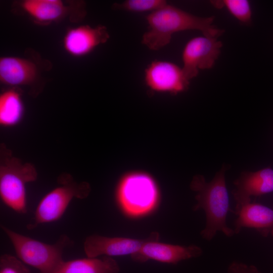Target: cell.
I'll return each mask as SVG.
<instances>
[{
  "instance_id": "cell-1",
  "label": "cell",
  "mask_w": 273,
  "mask_h": 273,
  "mask_svg": "<svg viewBox=\"0 0 273 273\" xmlns=\"http://www.w3.org/2000/svg\"><path fill=\"white\" fill-rule=\"evenodd\" d=\"M146 20L148 29L142 36L141 42L152 51L166 46L176 32L198 30L204 35L218 38L224 32L213 25V16H197L168 4L148 14Z\"/></svg>"
},
{
  "instance_id": "cell-2",
  "label": "cell",
  "mask_w": 273,
  "mask_h": 273,
  "mask_svg": "<svg viewBox=\"0 0 273 273\" xmlns=\"http://www.w3.org/2000/svg\"><path fill=\"white\" fill-rule=\"evenodd\" d=\"M229 168L223 165L210 182H207L203 176H195L191 184V188L197 193V203L193 210L202 209L206 215V224L200 233L203 238L211 241L220 231L226 236L234 235L233 229L226 224L228 212H233L230 207V200L226 188L225 172Z\"/></svg>"
},
{
  "instance_id": "cell-3",
  "label": "cell",
  "mask_w": 273,
  "mask_h": 273,
  "mask_svg": "<svg viewBox=\"0 0 273 273\" xmlns=\"http://www.w3.org/2000/svg\"><path fill=\"white\" fill-rule=\"evenodd\" d=\"M37 178L34 166L13 156L4 144L0 149V196L3 202L20 214L27 212L26 185Z\"/></svg>"
},
{
  "instance_id": "cell-4",
  "label": "cell",
  "mask_w": 273,
  "mask_h": 273,
  "mask_svg": "<svg viewBox=\"0 0 273 273\" xmlns=\"http://www.w3.org/2000/svg\"><path fill=\"white\" fill-rule=\"evenodd\" d=\"M11 242L18 258L23 263L34 267L39 273H53L64 261L63 253L72 242L62 235L55 243L47 244L19 234L1 225Z\"/></svg>"
},
{
  "instance_id": "cell-5",
  "label": "cell",
  "mask_w": 273,
  "mask_h": 273,
  "mask_svg": "<svg viewBox=\"0 0 273 273\" xmlns=\"http://www.w3.org/2000/svg\"><path fill=\"white\" fill-rule=\"evenodd\" d=\"M59 186L47 193L39 202L34 212L33 221L27 228L32 230L39 224L59 219L74 198L82 199L89 195L90 188L85 181H75L71 175L61 174Z\"/></svg>"
},
{
  "instance_id": "cell-6",
  "label": "cell",
  "mask_w": 273,
  "mask_h": 273,
  "mask_svg": "<svg viewBox=\"0 0 273 273\" xmlns=\"http://www.w3.org/2000/svg\"><path fill=\"white\" fill-rule=\"evenodd\" d=\"M121 208L128 215L146 214L155 206L158 191L154 180L144 173H132L120 181L117 192Z\"/></svg>"
},
{
  "instance_id": "cell-7",
  "label": "cell",
  "mask_w": 273,
  "mask_h": 273,
  "mask_svg": "<svg viewBox=\"0 0 273 273\" xmlns=\"http://www.w3.org/2000/svg\"><path fill=\"white\" fill-rule=\"evenodd\" d=\"M222 46V42L216 37L203 35L190 39L181 55V67L187 78L190 80L198 75L200 70L213 67Z\"/></svg>"
},
{
  "instance_id": "cell-8",
  "label": "cell",
  "mask_w": 273,
  "mask_h": 273,
  "mask_svg": "<svg viewBox=\"0 0 273 273\" xmlns=\"http://www.w3.org/2000/svg\"><path fill=\"white\" fill-rule=\"evenodd\" d=\"M144 79L151 90L173 95L186 90L190 83L181 67L164 60L149 63L144 70Z\"/></svg>"
},
{
  "instance_id": "cell-9",
  "label": "cell",
  "mask_w": 273,
  "mask_h": 273,
  "mask_svg": "<svg viewBox=\"0 0 273 273\" xmlns=\"http://www.w3.org/2000/svg\"><path fill=\"white\" fill-rule=\"evenodd\" d=\"M158 240L159 234L152 233L150 240L138 252L131 256L132 259L141 262L152 259L176 264L181 260L199 257L203 252L201 248L196 245L185 246L165 244L159 242Z\"/></svg>"
},
{
  "instance_id": "cell-10",
  "label": "cell",
  "mask_w": 273,
  "mask_h": 273,
  "mask_svg": "<svg viewBox=\"0 0 273 273\" xmlns=\"http://www.w3.org/2000/svg\"><path fill=\"white\" fill-rule=\"evenodd\" d=\"M232 194L235 207L251 202V197L273 192V169L270 167L256 171H245L235 180Z\"/></svg>"
},
{
  "instance_id": "cell-11",
  "label": "cell",
  "mask_w": 273,
  "mask_h": 273,
  "mask_svg": "<svg viewBox=\"0 0 273 273\" xmlns=\"http://www.w3.org/2000/svg\"><path fill=\"white\" fill-rule=\"evenodd\" d=\"M151 237L152 234L146 239L138 240L93 235L85 239L83 249L88 257H97L103 255L109 257L131 256L138 252Z\"/></svg>"
},
{
  "instance_id": "cell-12",
  "label": "cell",
  "mask_w": 273,
  "mask_h": 273,
  "mask_svg": "<svg viewBox=\"0 0 273 273\" xmlns=\"http://www.w3.org/2000/svg\"><path fill=\"white\" fill-rule=\"evenodd\" d=\"M110 37L106 27L82 25L67 31L63 39V47L71 56L82 57L96 47L106 42Z\"/></svg>"
},
{
  "instance_id": "cell-13",
  "label": "cell",
  "mask_w": 273,
  "mask_h": 273,
  "mask_svg": "<svg viewBox=\"0 0 273 273\" xmlns=\"http://www.w3.org/2000/svg\"><path fill=\"white\" fill-rule=\"evenodd\" d=\"M233 212L237 216L234 222L235 234L246 228L255 229L264 237H273V206L250 202L235 207Z\"/></svg>"
},
{
  "instance_id": "cell-14",
  "label": "cell",
  "mask_w": 273,
  "mask_h": 273,
  "mask_svg": "<svg viewBox=\"0 0 273 273\" xmlns=\"http://www.w3.org/2000/svg\"><path fill=\"white\" fill-rule=\"evenodd\" d=\"M37 73L32 62L15 57H5L0 59V80L5 84L17 86L29 84Z\"/></svg>"
},
{
  "instance_id": "cell-15",
  "label": "cell",
  "mask_w": 273,
  "mask_h": 273,
  "mask_svg": "<svg viewBox=\"0 0 273 273\" xmlns=\"http://www.w3.org/2000/svg\"><path fill=\"white\" fill-rule=\"evenodd\" d=\"M119 270L115 260L104 256L64 260L53 273H118Z\"/></svg>"
},
{
  "instance_id": "cell-16",
  "label": "cell",
  "mask_w": 273,
  "mask_h": 273,
  "mask_svg": "<svg viewBox=\"0 0 273 273\" xmlns=\"http://www.w3.org/2000/svg\"><path fill=\"white\" fill-rule=\"evenodd\" d=\"M21 6L27 14L39 22L58 20L68 11V7L60 0H26Z\"/></svg>"
},
{
  "instance_id": "cell-17",
  "label": "cell",
  "mask_w": 273,
  "mask_h": 273,
  "mask_svg": "<svg viewBox=\"0 0 273 273\" xmlns=\"http://www.w3.org/2000/svg\"><path fill=\"white\" fill-rule=\"evenodd\" d=\"M23 105L18 89L12 88L0 96V124L11 126L18 123L22 118Z\"/></svg>"
},
{
  "instance_id": "cell-18",
  "label": "cell",
  "mask_w": 273,
  "mask_h": 273,
  "mask_svg": "<svg viewBox=\"0 0 273 273\" xmlns=\"http://www.w3.org/2000/svg\"><path fill=\"white\" fill-rule=\"evenodd\" d=\"M213 6L221 9L225 8L240 22L250 24L252 21V10L247 0H223L211 2Z\"/></svg>"
},
{
  "instance_id": "cell-19",
  "label": "cell",
  "mask_w": 273,
  "mask_h": 273,
  "mask_svg": "<svg viewBox=\"0 0 273 273\" xmlns=\"http://www.w3.org/2000/svg\"><path fill=\"white\" fill-rule=\"evenodd\" d=\"M168 3L165 0H126L120 3H115L113 7L115 9L128 12L142 13H152Z\"/></svg>"
},
{
  "instance_id": "cell-20",
  "label": "cell",
  "mask_w": 273,
  "mask_h": 273,
  "mask_svg": "<svg viewBox=\"0 0 273 273\" xmlns=\"http://www.w3.org/2000/svg\"><path fill=\"white\" fill-rule=\"evenodd\" d=\"M0 273H31L19 258L8 254L0 257Z\"/></svg>"
},
{
  "instance_id": "cell-21",
  "label": "cell",
  "mask_w": 273,
  "mask_h": 273,
  "mask_svg": "<svg viewBox=\"0 0 273 273\" xmlns=\"http://www.w3.org/2000/svg\"><path fill=\"white\" fill-rule=\"evenodd\" d=\"M228 273H260L253 265H248L242 262L234 261L231 263L228 269Z\"/></svg>"
}]
</instances>
